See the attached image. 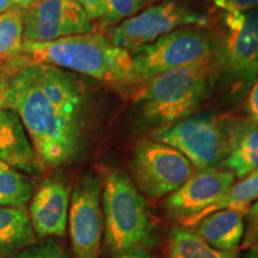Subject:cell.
Masks as SVG:
<instances>
[{
  "instance_id": "obj_6",
  "label": "cell",
  "mask_w": 258,
  "mask_h": 258,
  "mask_svg": "<svg viewBox=\"0 0 258 258\" xmlns=\"http://www.w3.org/2000/svg\"><path fill=\"white\" fill-rule=\"evenodd\" d=\"M132 173L139 191L158 200L176 191L194 173L191 163L175 148L156 140L137 144Z\"/></svg>"
},
{
  "instance_id": "obj_32",
  "label": "cell",
  "mask_w": 258,
  "mask_h": 258,
  "mask_svg": "<svg viewBox=\"0 0 258 258\" xmlns=\"http://www.w3.org/2000/svg\"><path fill=\"white\" fill-rule=\"evenodd\" d=\"M37 2H40V0H15L16 6H17V8L23 9V10L29 9L31 5L36 4Z\"/></svg>"
},
{
  "instance_id": "obj_16",
  "label": "cell",
  "mask_w": 258,
  "mask_h": 258,
  "mask_svg": "<svg viewBox=\"0 0 258 258\" xmlns=\"http://www.w3.org/2000/svg\"><path fill=\"white\" fill-rule=\"evenodd\" d=\"M245 214L234 209L212 213L199 222L195 233L220 251H237L244 237Z\"/></svg>"
},
{
  "instance_id": "obj_27",
  "label": "cell",
  "mask_w": 258,
  "mask_h": 258,
  "mask_svg": "<svg viewBox=\"0 0 258 258\" xmlns=\"http://www.w3.org/2000/svg\"><path fill=\"white\" fill-rule=\"evenodd\" d=\"M258 9V0H230L226 10H233L238 12H247Z\"/></svg>"
},
{
  "instance_id": "obj_8",
  "label": "cell",
  "mask_w": 258,
  "mask_h": 258,
  "mask_svg": "<svg viewBox=\"0 0 258 258\" xmlns=\"http://www.w3.org/2000/svg\"><path fill=\"white\" fill-rule=\"evenodd\" d=\"M153 139L175 148L199 170L217 169L226 154V134L212 115L189 116L170 127L158 129Z\"/></svg>"
},
{
  "instance_id": "obj_25",
  "label": "cell",
  "mask_w": 258,
  "mask_h": 258,
  "mask_svg": "<svg viewBox=\"0 0 258 258\" xmlns=\"http://www.w3.org/2000/svg\"><path fill=\"white\" fill-rule=\"evenodd\" d=\"M91 21L101 19L105 14L106 0H76Z\"/></svg>"
},
{
  "instance_id": "obj_12",
  "label": "cell",
  "mask_w": 258,
  "mask_h": 258,
  "mask_svg": "<svg viewBox=\"0 0 258 258\" xmlns=\"http://www.w3.org/2000/svg\"><path fill=\"white\" fill-rule=\"evenodd\" d=\"M235 177L230 171L220 169L199 170L170 194L166 200V211L172 218L184 224L208 208L233 185Z\"/></svg>"
},
{
  "instance_id": "obj_11",
  "label": "cell",
  "mask_w": 258,
  "mask_h": 258,
  "mask_svg": "<svg viewBox=\"0 0 258 258\" xmlns=\"http://www.w3.org/2000/svg\"><path fill=\"white\" fill-rule=\"evenodd\" d=\"M227 37L224 64L241 88H249L258 78V9L247 12L225 11Z\"/></svg>"
},
{
  "instance_id": "obj_7",
  "label": "cell",
  "mask_w": 258,
  "mask_h": 258,
  "mask_svg": "<svg viewBox=\"0 0 258 258\" xmlns=\"http://www.w3.org/2000/svg\"><path fill=\"white\" fill-rule=\"evenodd\" d=\"M206 23V16L192 11L176 0H166L110 28L106 37L114 46L134 53L183 25Z\"/></svg>"
},
{
  "instance_id": "obj_28",
  "label": "cell",
  "mask_w": 258,
  "mask_h": 258,
  "mask_svg": "<svg viewBox=\"0 0 258 258\" xmlns=\"http://www.w3.org/2000/svg\"><path fill=\"white\" fill-rule=\"evenodd\" d=\"M116 258H157V257H154L153 254L148 253L147 251H145L143 249H135V250H131V251H127V252L117 254V257Z\"/></svg>"
},
{
  "instance_id": "obj_33",
  "label": "cell",
  "mask_w": 258,
  "mask_h": 258,
  "mask_svg": "<svg viewBox=\"0 0 258 258\" xmlns=\"http://www.w3.org/2000/svg\"><path fill=\"white\" fill-rule=\"evenodd\" d=\"M213 2H214V4L217 5V6H219V8H221V9H226L227 8V5H228V3H230V0H213Z\"/></svg>"
},
{
  "instance_id": "obj_13",
  "label": "cell",
  "mask_w": 258,
  "mask_h": 258,
  "mask_svg": "<svg viewBox=\"0 0 258 258\" xmlns=\"http://www.w3.org/2000/svg\"><path fill=\"white\" fill-rule=\"evenodd\" d=\"M70 186L57 177L46 178L35 190L29 215L37 238L63 237L70 211Z\"/></svg>"
},
{
  "instance_id": "obj_31",
  "label": "cell",
  "mask_w": 258,
  "mask_h": 258,
  "mask_svg": "<svg viewBox=\"0 0 258 258\" xmlns=\"http://www.w3.org/2000/svg\"><path fill=\"white\" fill-rule=\"evenodd\" d=\"M240 258H258V244L249 247V249L244 250L243 254Z\"/></svg>"
},
{
  "instance_id": "obj_22",
  "label": "cell",
  "mask_w": 258,
  "mask_h": 258,
  "mask_svg": "<svg viewBox=\"0 0 258 258\" xmlns=\"http://www.w3.org/2000/svg\"><path fill=\"white\" fill-rule=\"evenodd\" d=\"M148 0H106L105 14L101 18L103 28H114L124 19L139 14Z\"/></svg>"
},
{
  "instance_id": "obj_29",
  "label": "cell",
  "mask_w": 258,
  "mask_h": 258,
  "mask_svg": "<svg viewBox=\"0 0 258 258\" xmlns=\"http://www.w3.org/2000/svg\"><path fill=\"white\" fill-rule=\"evenodd\" d=\"M12 76H10L6 72H3V71H0V98H2L3 93H4L6 86H8V84L10 82V78H11Z\"/></svg>"
},
{
  "instance_id": "obj_14",
  "label": "cell",
  "mask_w": 258,
  "mask_h": 258,
  "mask_svg": "<svg viewBox=\"0 0 258 258\" xmlns=\"http://www.w3.org/2000/svg\"><path fill=\"white\" fill-rule=\"evenodd\" d=\"M0 161L31 176L44 169L18 114L5 108H0Z\"/></svg>"
},
{
  "instance_id": "obj_19",
  "label": "cell",
  "mask_w": 258,
  "mask_h": 258,
  "mask_svg": "<svg viewBox=\"0 0 258 258\" xmlns=\"http://www.w3.org/2000/svg\"><path fill=\"white\" fill-rule=\"evenodd\" d=\"M25 10L15 8L0 15V71L15 74L14 63L23 42Z\"/></svg>"
},
{
  "instance_id": "obj_9",
  "label": "cell",
  "mask_w": 258,
  "mask_h": 258,
  "mask_svg": "<svg viewBox=\"0 0 258 258\" xmlns=\"http://www.w3.org/2000/svg\"><path fill=\"white\" fill-rule=\"evenodd\" d=\"M102 180L89 172L77 180L70 205V237L74 258H98L103 234Z\"/></svg>"
},
{
  "instance_id": "obj_26",
  "label": "cell",
  "mask_w": 258,
  "mask_h": 258,
  "mask_svg": "<svg viewBox=\"0 0 258 258\" xmlns=\"http://www.w3.org/2000/svg\"><path fill=\"white\" fill-rule=\"evenodd\" d=\"M246 110L250 116V120L258 124V78L253 83L249 97H247Z\"/></svg>"
},
{
  "instance_id": "obj_15",
  "label": "cell",
  "mask_w": 258,
  "mask_h": 258,
  "mask_svg": "<svg viewBox=\"0 0 258 258\" xmlns=\"http://www.w3.org/2000/svg\"><path fill=\"white\" fill-rule=\"evenodd\" d=\"M235 178L258 171V124L251 120L237 122L226 135V154L220 164Z\"/></svg>"
},
{
  "instance_id": "obj_18",
  "label": "cell",
  "mask_w": 258,
  "mask_h": 258,
  "mask_svg": "<svg viewBox=\"0 0 258 258\" xmlns=\"http://www.w3.org/2000/svg\"><path fill=\"white\" fill-rule=\"evenodd\" d=\"M258 201V171L250 173L226 191L217 202L213 203L208 208L203 209L201 213L183 224L184 227H194L212 213L222 211V209H234L241 213H246L253 202Z\"/></svg>"
},
{
  "instance_id": "obj_10",
  "label": "cell",
  "mask_w": 258,
  "mask_h": 258,
  "mask_svg": "<svg viewBox=\"0 0 258 258\" xmlns=\"http://www.w3.org/2000/svg\"><path fill=\"white\" fill-rule=\"evenodd\" d=\"M90 32L92 21L76 0H40L25 10V41L48 42Z\"/></svg>"
},
{
  "instance_id": "obj_1",
  "label": "cell",
  "mask_w": 258,
  "mask_h": 258,
  "mask_svg": "<svg viewBox=\"0 0 258 258\" xmlns=\"http://www.w3.org/2000/svg\"><path fill=\"white\" fill-rule=\"evenodd\" d=\"M89 86L79 74L31 63L10 78L0 108L17 112L44 167L79 157L89 115Z\"/></svg>"
},
{
  "instance_id": "obj_4",
  "label": "cell",
  "mask_w": 258,
  "mask_h": 258,
  "mask_svg": "<svg viewBox=\"0 0 258 258\" xmlns=\"http://www.w3.org/2000/svg\"><path fill=\"white\" fill-rule=\"evenodd\" d=\"M106 249L114 254L141 249L151 239V225L144 195L121 171L106 177L102 191Z\"/></svg>"
},
{
  "instance_id": "obj_23",
  "label": "cell",
  "mask_w": 258,
  "mask_h": 258,
  "mask_svg": "<svg viewBox=\"0 0 258 258\" xmlns=\"http://www.w3.org/2000/svg\"><path fill=\"white\" fill-rule=\"evenodd\" d=\"M16 258H70L63 246L55 238H47L25 249Z\"/></svg>"
},
{
  "instance_id": "obj_24",
  "label": "cell",
  "mask_w": 258,
  "mask_h": 258,
  "mask_svg": "<svg viewBox=\"0 0 258 258\" xmlns=\"http://www.w3.org/2000/svg\"><path fill=\"white\" fill-rule=\"evenodd\" d=\"M244 237L241 240V249L246 250L258 244V201L253 202L245 213Z\"/></svg>"
},
{
  "instance_id": "obj_3",
  "label": "cell",
  "mask_w": 258,
  "mask_h": 258,
  "mask_svg": "<svg viewBox=\"0 0 258 258\" xmlns=\"http://www.w3.org/2000/svg\"><path fill=\"white\" fill-rule=\"evenodd\" d=\"M212 70V61H206L141 83L133 102L143 121L158 131L189 117L208 95Z\"/></svg>"
},
{
  "instance_id": "obj_2",
  "label": "cell",
  "mask_w": 258,
  "mask_h": 258,
  "mask_svg": "<svg viewBox=\"0 0 258 258\" xmlns=\"http://www.w3.org/2000/svg\"><path fill=\"white\" fill-rule=\"evenodd\" d=\"M31 63H43L89 77L112 86L131 85L132 54L114 46L98 32L72 35L48 42H22L15 72Z\"/></svg>"
},
{
  "instance_id": "obj_20",
  "label": "cell",
  "mask_w": 258,
  "mask_h": 258,
  "mask_svg": "<svg viewBox=\"0 0 258 258\" xmlns=\"http://www.w3.org/2000/svg\"><path fill=\"white\" fill-rule=\"evenodd\" d=\"M167 258H238L235 251H220L212 247L186 227L171 231Z\"/></svg>"
},
{
  "instance_id": "obj_5",
  "label": "cell",
  "mask_w": 258,
  "mask_h": 258,
  "mask_svg": "<svg viewBox=\"0 0 258 258\" xmlns=\"http://www.w3.org/2000/svg\"><path fill=\"white\" fill-rule=\"evenodd\" d=\"M214 46L205 32L179 28L132 54V83L141 84L158 74L212 61Z\"/></svg>"
},
{
  "instance_id": "obj_30",
  "label": "cell",
  "mask_w": 258,
  "mask_h": 258,
  "mask_svg": "<svg viewBox=\"0 0 258 258\" xmlns=\"http://www.w3.org/2000/svg\"><path fill=\"white\" fill-rule=\"evenodd\" d=\"M15 8H17L15 0H0V15Z\"/></svg>"
},
{
  "instance_id": "obj_17",
  "label": "cell",
  "mask_w": 258,
  "mask_h": 258,
  "mask_svg": "<svg viewBox=\"0 0 258 258\" xmlns=\"http://www.w3.org/2000/svg\"><path fill=\"white\" fill-rule=\"evenodd\" d=\"M37 243L30 215L23 207H0V258H16Z\"/></svg>"
},
{
  "instance_id": "obj_21",
  "label": "cell",
  "mask_w": 258,
  "mask_h": 258,
  "mask_svg": "<svg viewBox=\"0 0 258 258\" xmlns=\"http://www.w3.org/2000/svg\"><path fill=\"white\" fill-rule=\"evenodd\" d=\"M35 190L34 180L0 161V207H23L30 201Z\"/></svg>"
}]
</instances>
